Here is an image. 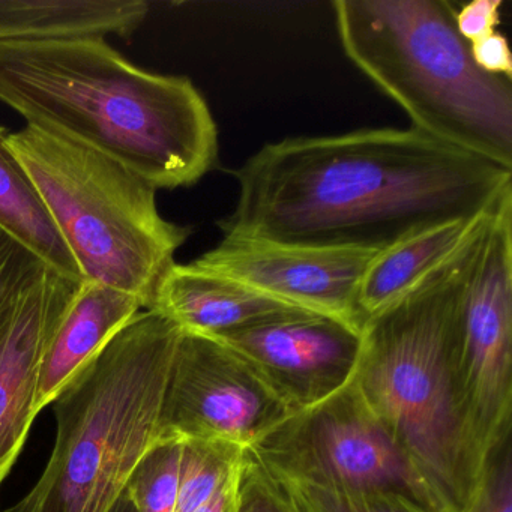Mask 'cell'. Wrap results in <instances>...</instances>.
<instances>
[{
	"label": "cell",
	"instance_id": "obj_15",
	"mask_svg": "<svg viewBox=\"0 0 512 512\" xmlns=\"http://www.w3.org/2000/svg\"><path fill=\"white\" fill-rule=\"evenodd\" d=\"M509 196L512 193L506 197ZM502 202L478 217L428 227L377 253L359 284L358 304L365 319L406 295L419 281L449 262L487 226Z\"/></svg>",
	"mask_w": 512,
	"mask_h": 512
},
{
	"label": "cell",
	"instance_id": "obj_16",
	"mask_svg": "<svg viewBox=\"0 0 512 512\" xmlns=\"http://www.w3.org/2000/svg\"><path fill=\"white\" fill-rule=\"evenodd\" d=\"M142 0H0V46L116 35L130 38L145 22Z\"/></svg>",
	"mask_w": 512,
	"mask_h": 512
},
{
	"label": "cell",
	"instance_id": "obj_26",
	"mask_svg": "<svg viewBox=\"0 0 512 512\" xmlns=\"http://www.w3.org/2000/svg\"><path fill=\"white\" fill-rule=\"evenodd\" d=\"M241 467V466H239ZM239 469L224 482L214 497L197 512H236V491H238Z\"/></svg>",
	"mask_w": 512,
	"mask_h": 512
},
{
	"label": "cell",
	"instance_id": "obj_27",
	"mask_svg": "<svg viewBox=\"0 0 512 512\" xmlns=\"http://www.w3.org/2000/svg\"><path fill=\"white\" fill-rule=\"evenodd\" d=\"M110 512H139L137 511L136 505H134L131 497L128 496L127 490L122 493V496L119 497L118 502L115 503Z\"/></svg>",
	"mask_w": 512,
	"mask_h": 512
},
{
	"label": "cell",
	"instance_id": "obj_6",
	"mask_svg": "<svg viewBox=\"0 0 512 512\" xmlns=\"http://www.w3.org/2000/svg\"><path fill=\"white\" fill-rule=\"evenodd\" d=\"M8 146L40 190L83 281L139 299L149 310L190 227L167 221L157 188L124 164L26 125Z\"/></svg>",
	"mask_w": 512,
	"mask_h": 512
},
{
	"label": "cell",
	"instance_id": "obj_14",
	"mask_svg": "<svg viewBox=\"0 0 512 512\" xmlns=\"http://www.w3.org/2000/svg\"><path fill=\"white\" fill-rule=\"evenodd\" d=\"M143 310L139 299L83 281L50 340L38 377V413Z\"/></svg>",
	"mask_w": 512,
	"mask_h": 512
},
{
	"label": "cell",
	"instance_id": "obj_17",
	"mask_svg": "<svg viewBox=\"0 0 512 512\" xmlns=\"http://www.w3.org/2000/svg\"><path fill=\"white\" fill-rule=\"evenodd\" d=\"M8 133L7 128L0 127V230L47 268L83 281L34 179L8 146Z\"/></svg>",
	"mask_w": 512,
	"mask_h": 512
},
{
	"label": "cell",
	"instance_id": "obj_21",
	"mask_svg": "<svg viewBox=\"0 0 512 512\" xmlns=\"http://www.w3.org/2000/svg\"><path fill=\"white\" fill-rule=\"evenodd\" d=\"M236 512H299L289 493L245 451L238 473Z\"/></svg>",
	"mask_w": 512,
	"mask_h": 512
},
{
	"label": "cell",
	"instance_id": "obj_8",
	"mask_svg": "<svg viewBox=\"0 0 512 512\" xmlns=\"http://www.w3.org/2000/svg\"><path fill=\"white\" fill-rule=\"evenodd\" d=\"M460 377L476 439L491 457L511 436L512 196L491 218L464 284Z\"/></svg>",
	"mask_w": 512,
	"mask_h": 512
},
{
	"label": "cell",
	"instance_id": "obj_5",
	"mask_svg": "<svg viewBox=\"0 0 512 512\" xmlns=\"http://www.w3.org/2000/svg\"><path fill=\"white\" fill-rule=\"evenodd\" d=\"M182 329L140 311L53 401L56 442L35 487L2 512H110L158 419Z\"/></svg>",
	"mask_w": 512,
	"mask_h": 512
},
{
	"label": "cell",
	"instance_id": "obj_20",
	"mask_svg": "<svg viewBox=\"0 0 512 512\" xmlns=\"http://www.w3.org/2000/svg\"><path fill=\"white\" fill-rule=\"evenodd\" d=\"M278 482L289 493L299 512H434L398 494L323 490L311 485Z\"/></svg>",
	"mask_w": 512,
	"mask_h": 512
},
{
	"label": "cell",
	"instance_id": "obj_11",
	"mask_svg": "<svg viewBox=\"0 0 512 512\" xmlns=\"http://www.w3.org/2000/svg\"><path fill=\"white\" fill-rule=\"evenodd\" d=\"M362 331L334 317L298 313L217 340L250 362L295 413L352 382L361 359Z\"/></svg>",
	"mask_w": 512,
	"mask_h": 512
},
{
	"label": "cell",
	"instance_id": "obj_18",
	"mask_svg": "<svg viewBox=\"0 0 512 512\" xmlns=\"http://www.w3.org/2000/svg\"><path fill=\"white\" fill-rule=\"evenodd\" d=\"M247 449L220 440H185L175 512H197L239 469Z\"/></svg>",
	"mask_w": 512,
	"mask_h": 512
},
{
	"label": "cell",
	"instance_id": "obj_7",
	"mask_svg": "<svg viewBox=\"0 0 512 512\" xmlns=\"http://www.w3.org/2000/svg\"><path fill=\"white\" fill-rule=\"evenodd\" d=\"M248 451L277 481L398 494L437 512L427 488L365 403L355 377L328 400L287 416Z\"/></svg>",
	"mask_w": 512,
	"mask_h": 512
},
{
	"label": "cell",
	"instance_id": "obj_13",
	"mask_svg": "<svg viewBox=\"0 0 512 512\" xmlns=\"http://www.w3.org/2000/svg\"><path fill=\"white\" fill-rule=\"evenodd\" d=\"M149 310L163 314L182 331L214 338L281 317L310 313L196 262L175 263L169 269Z\"/></svg>",
	"mask_w": 512,
	"mask_h": 512
},
{
	"label": "cell",
	"instance_id": "obj_2",
	"mask_svg": "<svg viewBox=\"0 0 512 512\" xmlns=\"http://www.w3.org/2000/svg\"><path fill=\"white\" fill-rule=\"evenodd\" d=\"M0 103L157 190L191 187L218 161L217 124L194 83L137 68L104 38L0 46Z\"/></svg>",
	"mask_w": 512,
	"mask_h": 512
},
{
	"label": "cell",
	"instance_id": "obj_25",
	"mask_svg": "<svg viewBox=\"0 0 512 512\" xmlns=\"http://www.w3.org/2000/svg\"><path fill=\"white\" fill-rule=\"evenodd\" d=\"M470 56L479 70L512 82V55L508 40L499 32L469 44Z\"/></svg>",
	"mask_w": 512,
	"mask_h": 512
},
{
	"label": "cell",
	"instance_id": "obj_4",
	"mask_svg": "<svg viewBox=\"0 0 512 512\" xmlns=\"http://www.w3.org/2000/svg\"><path fill=\"white\" fill-rule=\"evenodd\" d=\"M347 58L413 130L512 170V82L479 70L448 0H337Z\"/></svg>",
	"mask_w": 512,
	"mask_h": 512
},
{
	"label": "cell",
	"instance_id": "obj_22",
	"mask_svg": "<svg viewBox=\"0 0 512 512\" xmlns=\"http://www.w3.org/2000/svg\"><path fill=\"white\" fill-rule=\"evenodd\" d=\"M46 269L50 268L0 230V316Z\"/></svg>",
	"mask_w": 512,
	"mask_h": 512
},
{
	"label": "cell",
	"instance_id": "obj_10",
	"mask_svg": "<svg viewBox=\"0 0 512 512\" xmlns=\"http://www.w3.org/2000/svg\"><path fill=\"white\" fill-rule=\"evenodd\" d=\"M377 253L223 238L194 262L284 304L364 329L359 284Z\"/></svg>",
	"mask_w": 512,
	"mask_h": 512
},
{
	"label": "cell",
	"instance_id": "obj_23",
	"mask_svg": "<svg viewBox=\"0 0 512 512\" xmlns=\"http://www.w3.org/2000/svg\"><path fill=\"white\" fill-rule=\"evenodd\" d=\"M475 512H512L511 436L491 455L484 490Z\"/></svg>",
	"mask_w": 512,
	"mask_h": 512
},
{
	"label": "cell",
	"instance_id": "obj_3",
	"mask_svg": "<svg viewBox=\"0 0 512 512\" xmlns=\"http://www.w3.org/2000/svg\"><path fill=\"white\" fill-rule=\"evenodd\" d=\"M488 224L362 331L356 385L437 512H475L490 464L460 377L461 299Z\"/></svg>",
	"mask_w": 512,
	"mask_h": 512
},
{
	"label": "cell",
	"instance_id": "obj_19",
	"mask_svg": "<svg viewBox=\"0 0 512 512\" xmlns=\"http://www.w3.org/2000/svg\"><path fill=\"white\" fill-rule=\"evenodd\" d=\"M184 442L157 440L128 479V496L139 512H175Z\"/></svg>",
	"mask_w": 512,
	"mask_h": 512
},
{
	"label": "cell",
	"instance_id": "obj_24",
	"mask_svg": "<svg viewBox=\"0 0 512 512\" xmlns=\"http://www.w3.org/2000/svg\"><path fill=\"white\" fill-rule=\"evenodd\" d=\"M503 0H473L455 13L458 34L467 44L496 32Z\"/></svg>",
	"mask_w": 512,
	"mask_h": 512
},
{
	"label": "cell",
	"instance_id": "obj_1",
	"mask_svg": "<svg viewBox=\"0 0 512 512\" xmlns=\"http://www.w3.org/2000/svg\"><path fill=\"white\" fill-rule=\"evenodd\" d=\"M224 238L383 251L512 193V170L419 131L370 128L263 146L238 170Z\"/></svg>",
	"mask_w": 512,
	"mask_h": 512
},
{
	"label": "cell",
	"instance_id": "obj_9",
	"mask_svg": "<svg viewBox=\"0 0 512 512\" xmlns=\"http://www.w3.org/2000/svg\"><path fill=\"white\" fill-rule=\"evenodd\" d=\"M289 407L239 353L208 335L182 331L158 419V440H220L248 449Z\"/></svg>",
	"mask_w": 512,
	"mask_h": 512
},
{
	"label": "cell",
	"instance_id": "obj_12",
	"mask_svg": "<svg viewBox=\"0 0 512 512\" xmlns=\"http://www.w3.org/2000/svg\"><path fill=\"white\" fill-rule=\"evenodd\" d=\"M82 283L46 269L0 316V485L37 418L41 362Z\"/></svg>",
	"mask_w": 512,
	"mask_h": 512
}]
</instances>
